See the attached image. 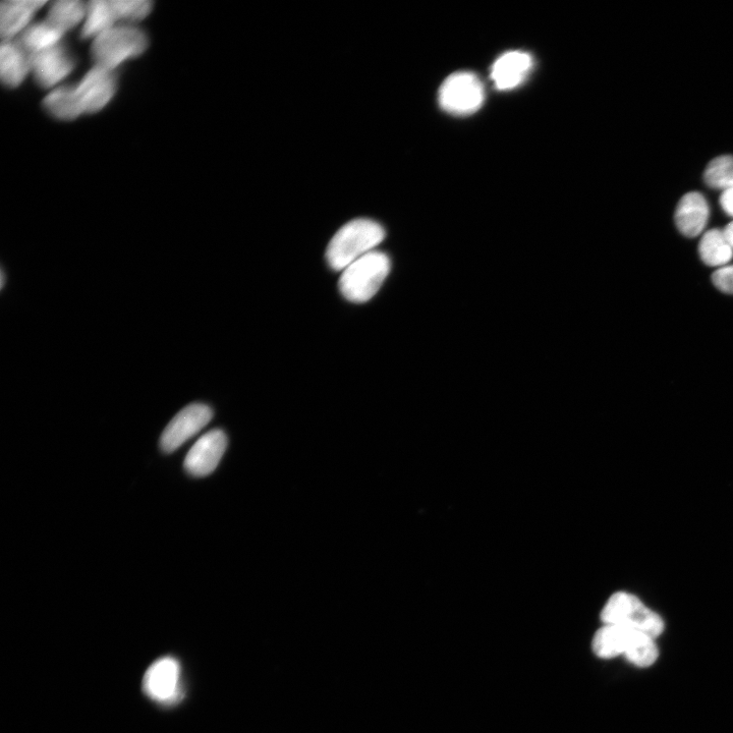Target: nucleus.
<instances>
[{
  "label": "nucleus",
  "instance_id": "1",
  "mask_svg": "<svg viewBox=\"0 0 733 733\" xmlns=\"http://www.w3.org/2000/svg\"><path fill=\"white\" fill-rule=\"evenodd\" d=\"M385 232L370 219H355L338 231L330 241L326 258L335 271H344L356 260L367 255L383 242Z\"/></svg>",
  "mask_w": 733,
  "mask_h": 733
},
{
  "label": "nucleus",
  "instance_id": "2",
  "mask_svg": "<svg viewBox=\"0 0 733 733\" xmlns=\"http://www.w3.org/2000/svg\"><path fill=\"white\" fill-rule=\"evenodd\" d=\"M592 647L599 658L610 659L624 655L631 663L642 668L653 665L659 656L654 638L617 626L604 625L595 634Z\"/></svg>",
  "mask_w": 733,
  "mask_h": 733
},
{
  "label": "nucleus",
  "instance_id": "3",
  "mask_svg": "<svg viewBox=\"0 0 733 733\" xmlns=\"http://www.w3.org/2000/svg\"><path fill=\"white\" fill-rule=\"evenodd\" d=\"M390 268V259L386 254L370 252L343 271L338 287L348 301L366 303L378 293Z\"/></svg>",
  "mask_w": 733,
  "mask_h": 733
},
{
  "label": "nucleus",
  "instance_id": "4",
  "mask_svg": "<svg viewBox=\"0 0 733 733\" xmlns=\"http://www.w3.org/2000/svg\"><path fill=\"white\" fill-rule=\"evenodd\" d=\"M605 626H617L644 633L654 639L664 631L663 619L637 596L617 592L610 596L601 612Z\"/></svg>",
  "mask_w": 733,
  "mask_h": 733
},
{
  "label": "nucleus",
  "instance_id": "5",
  "mask_svg": "<svg viewBox=\"0 0 733 733\" xmlns=\"http://www.w3.org/2000/svg\"><path fill=\"white\" fill-rule=\"evenodd\" d=\"M148 38L133 26L112 27L94 39L91 54L96 66L115 71L146 51Z\"/></svg>",
  "mask_w": 733,
  "mask_h": 733
},
{
  "label": "nucleus",
  "instance_id": "6",
  "mask_svg": "<svg viewBox=\"0 0 733 733\" xmlns=\"http://www.w3.org/2000/svg\"><path fill=\"white\" fill-rule=\"evenodd\" d=\"M439 104L450 115L468 116L480 109L485 99L481 80L473 73L450 75L439 90Z\"/></svg>",
  "mask_w": 733,
  "mask_h": 733
},
{
  "label": "nucleus",
  "instance_id": "7",
  "mask_svg": "<svg viewBox=\"0 0 733 733\" xmlns=\"http://www.w3.org/2000/svg\"><path fill=\"white\" fill-rule=\"evenodd\" d=\"M182 669L180 662L171 656L156 660L146 671L143 680L145 694L162 705H172L181 699Z\"/></svg>",
  "mask_w": 733,
  "mask_h": 733
},
{
  "label": "nucleus",
  "instance_id": "8",
  "mask_svg": "<svg viewBox=\"0 0 733 733\" xmlns=\"http://www.w3.org/2000/svg\"><path fill=\"white\" fill-rule=\"evenodd\" d=\"M213 418L207 405L192 404L184 408L167 425L160 437V447L165 454H172L189 439L203 430Z\"/></svg>",
  "mask_w": 733,
  "mask_h": 733
},
{
  "label": "nucleus",
  "instance_id": "9",
  "mask_svg": "<svg viewBox=\"0 0 733 733\" xmlns=\"http://www.w3.org/2000/svg\"><path fill=\"white\" fill-rule=\"evenodd\" d=\"M31 71L42 88H51L68 77L76 67L73 54L62 44L30 55Z\"/></svg>",
  "mask_w": 733,
  "mask_h": 733
},
{
  "label": "nucleus",
  "instance_id": "10",
  "mask_svg": "<svg viewBox=\"0 0 733 733\" xmlns=\"http://www.w3.org/2000/svg\"><path fill=\"white\" fill-rule=\"evenodd\" d=\"M227 447L228 437L223 431L219 429L209 431L190 449L184 463L186 471L199 478L212 474Z\"/></svg>",
  "mask_w": 733,
  "mask_h": 733
},
{
  "label": "nucleus",
  "instance_id": "11",
  "mask_svg": "<svg viewBox=\"0 0 733 733\" xmlns=\"http://www.w3.org/2000/svg\"><path fill=\"white\" fill-rule=\"evenodd\" d=\"M75 87L84 114H95L116 94L115 71L96 66Z\"/></svg>",
  "mask_w": 733,
  "mask_h": 733
},
{
  "label": "nucleus",
  "instance_id": "12",
  "mask_svg": "<svg viewBox=\"0 0 733 733\" xmlns=\"http://www.w3.org/2000/svg\"><path fill=\"white\" fill-rule=\"evenodd\" d=\"M533 68L532 56L524 51H509L496 60L491 69V79L499 90H512L520 86Z\"/></svg>",
  "mask_w": 733,
  "mask_h": 733
},
{
  "label": "nucleus",
  "instance_id": "13",
  "mask_svg": "<svg viewBox=\"0 0 733 733\" xmlns=\"http://www.w3.org/2000/svg\"><path fill=\"white\" fill-rule=\"evenodd\" d=\"M709 206L706 198L697 192L685 195L675 211V223L686 237L695 238L706 228Z\"/></svg>",
  "mask_w": 733,
  "mask_h": 733
},
{
  "label": "nucleus",
  "instance_id": "14",
  "mask_svg": "<svg viewBox=\"0 0 733 733\" xmlns=\"http://www.w3.org/2000/svg\"><path fill=\"white\" fill-rule=\"evenodd\" d=\"M30 71V54L19 43L3 41L0 47V77L4 85L18 87Z\"/></svg>",
  "mask_w": 733,
  "mask_h": 733
},
{
  "label": "nucleus",
  "instance_id": "15",
  "mask_svg": "<svg viewBox=\"0 0 733 733\" xmlns=\"http://www.w3.org/2000/svg\"><path fill=\"white\" fill-rule=\"evenodd\" d=\"M46 2L36 0H12L4 2L0 8V33L3 41H10L25 29L34 13L45 6Z\"/></svg>",
  "mask_w": 733,
  "mask_h": 733
},
{
  "label": "nucleus",
  "instance_id": "16",
  "mask_svg": "<svg viewBox=\"0 0 733 733\" xmlns=\"http://www.w3.org/2000/svg\"><path fill=\"white\" fill-rule=\"evenodd\" d=\"M43 105L48 114L62 121H73L84 114L75 86H63L51 91Z\"/></svg>",
  "mask_w": 733,
  "mask_h": 733
},
{
  "label": "nucleus",
  "instance_id": "17",
  "mask_svg": "<svg viewBox=\"0 0 733 733\" xmlns=\"http://www.w3.org/2000/svg\"><path fill=\"white\" fill-rule=\"evenodd\" d=\"M65 33L50 25L47 21L28 27L18 42L30 55L60 44Z\"/></svg>",
  "mask_w": 733,
  "mask_h": 733
},
{
  "label": "nucleus",
  "instance_id": "18",
  "mask_svg": "<svg viewBox=\"0 0 733 733\" xmlns=\"http://www.w3.org/2000/svg\"><path fill=\"white\" fill-rule=\"evenodd\" d=\"M87 14V6L80 0H59L55 2L46 21L63 33L76 27Z\"/></svg>",
  "mask_w": 733,
  "mask_h": 733
},
{
  "label": "nucleus",
  "instance_id": "19",
  "mask_svg": "<svg viewBox=\"0 0 733 733\" xmlns=\"http://www.w3.org/2000/svg\"><path fill=\"white\" fill-rule=\"evenodd\" d=\"M700 256L705 264L712 267L724 266L733 257V249L723 231L711 230L701 240Z\"/></svg>",
  "mask_w": 733,
  "mask_h": 733
},
{
  "label": "nucleus",
  "instance_id": "20",
  "mask_svg": "<svg viewBox=\"0 0 733 733\" xmlns=\"http://www.w3.org/2000/svg\"><path fill=\"white\" fill-rule=\"evenodd\" d=\"M116 18L109 2L93 0L87 5L86 22L81 32L83 39L96 38L108 29L115 27Z\"/></svg>",
  "mask_w": 733,
  "mask_h": 733
},
{
  "label": "nucleus",
  "instance_id": "21",
  "mask_svg": "<svg viewBox=\"0 0 733 733\" xmlns=\"http://www.w3.org/2000/svg\"><path fill=\"white\" fill-rule=\"evenodd\" d=\"M705 183L723 192L733 189V156L723 155L713 159L704 174Z\"/></svg>",
  "mask_w": 733,
  "mask_h": 733
},
{
  "label": "nucleus",
  "instance_id": "22",
  "mask_svg": "<svg viewBox=\"0 0 733 733\" xmlns=\"http://www.w3.org/2000/svg\"><path fill=\"white\" fill-rule=\"evenodd\" d=\"M116 21L137 22L145 19L152 11L149 0H109Z\"/></svg>",
  "mask_w": 733,
  "mask_h": 733
},
{
  "label": "nucleus",
  "instance_id": "23",
  "mask_svg": "<svg viewBox=\"0 0 733 733\" xmlns=\"http://www.w3.org/2000/svg\"><path fill=\"white\" fill-rule=\"evenodd\" d=\"M712 280L719 291L733 295V265L724 266L715 271Z\"/></svg>",
  "mask_w": 733,
  "mask_h": 733
},
{
  "label": "nucleus",
  "instance_id": "24",
  "mask_svg": "<svg viewBox=\"0 0 733 733\" xmlns=\"http://www.w3.org/2000/svg\"><path fill=\"white\" fill-rule=\"evenodd\" d=\"M720 204L723 210L733 217V189L723 192L720 198Z\"/></svg>",
  "mask_w": 733,
  "mask_h": 733
},
{
  "label": "nucleus",
  "instance_id": "25",
  "mask_svg": "<svg viewBox=\"0 0 733 733\" xmlns=\"http://www.w3.org/2000/svg\"><path fill=\"white\" fill-rule=\"evenodd\" d=\"M724 236L733 249V221L723 230Z\"/></svg>",
  "mask_w": 733,
  "mask_h": 733
},
{
  "label": "nucleus",
  "instance_id": "26",
  "mask_svg": "<svg viewBox=\"0 0 733 733\" xmlns=\"http://www.w3.org/2000/svg\"><path fill=\"white\" fill-rule=\"evenodd\" d=\"M5 277H6V275H5V272L3 270L2 271V289H4V287H5V279H6Z\"/></svg>",
  "mask_w": 733,
  "mask_h": 733
}]
</instances>
